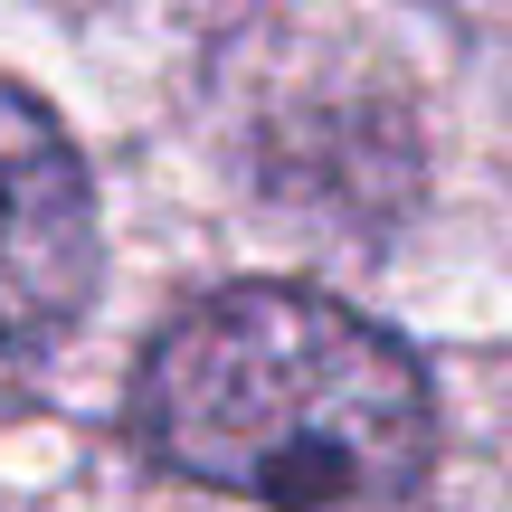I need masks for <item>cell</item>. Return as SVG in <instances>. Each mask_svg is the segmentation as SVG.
<instances>
[{
    "label": "cell",
    "instance_id": "obj_1",
    "mask_svg": "<svg viewBox=\"0 0 512 512\" xmlns=\"http://www.w3.org/2000/svg\"><path fill=\"white\" fill-rule=\"evenodd\" d=\"M143 437L162 465L275 512L399 503L427 475V380L380 323L304 285H228L143 361Z\"/></svg>",
    "mask_w": 512,
    "mask_h": 512
},
{
    "label": "cell",
    "instance_id": "obj_2",
    "mask_svg": "<svg viewBox=\"0 0 512 512\" xmlns=\"http://www.w3.org/2000/svg\"><path fill=\"white\" fill-rule=\"evenodd\" d=\"M95 294V190L48 105L0 86V389L29 380Z\"/></svg>",
    "mask_w": 512,
    "mask_h": 512
}]
</instances>
